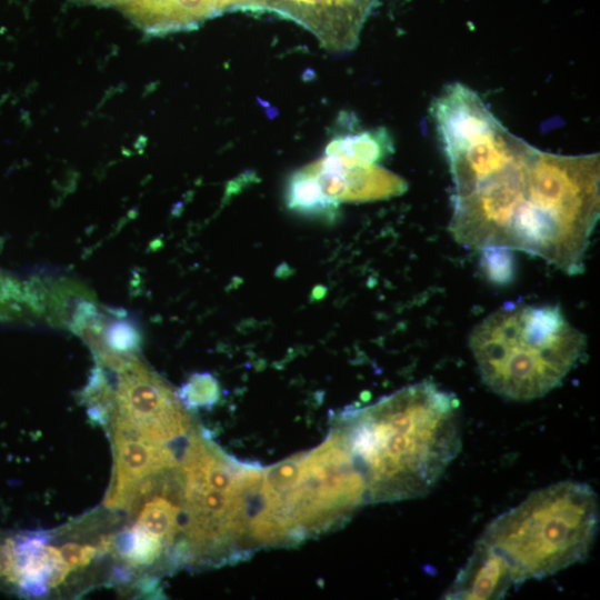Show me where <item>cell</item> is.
<instances>
[{
  "instance_id": "cell-1",
  "label": "cell",
  "mask_w": 600,
  "mask_h": 600,
  "mask_svg": "<svg viewBox=\"0 0 600 600\" xmlns=\"http://www.w3.org/2000/svg\"><path fill=\"white\" fill-rule=\"evenodd\" d=\"M433 120L453 181V239L481 251L537 256L568 274L583 272L600 213L599 154L539 150L474 93L446 100Z\"/></svg>"
},
{
  "instance_id": "cell-2",
  "label": "cell",
  "mask_w": 600,
  "mask_h": 600,
  "mask_svg": "<svg viewBox=\"0 0 600 600\" xmlns=\"http://www.w3.org/2000/svg\"><path fill=\"white\" fill-rule=\"evenodd\" d=\"M333 428L364 478L368 503L428 494L461 449L460 402L427 380L344 409Z\"/></svg>"
},
{
  "instance_id": "cell-3",
  "label": "cell",
  "mask_w": 600,
  "mask_h": 600,
  "mask_svg": "<svg viewBox=\"0 0 600 600\" xmlns=\"http://www.w3.org/2000/svg\"><path fill=\"white\" fill-rule=\"evenodd\" d=\"M469 344L491 391L529 401L562 382L583 356L587 339L558 306L506 303L472 329Z\"/></svg>"
},
{
  "instance_id": "cell-4",
  "label": "cell",
  "mask_w": 600,
  "mask_h": 600,
  "mask_svg": "<svg viewBox=\"0 0 600 600\" xmlns=\"http://www.w3.org/2000/svg\"><path fill=\"white\" fill-rule=\"evenodd\" d=\"M598 524L593 489L583 482L561 481L532 492L494 518L478 541L502 559L519 586L582 561Z\"/></svg>"
},
{
  "instance_id": "cell-5",
  "label": "cell",
  "mask_w": 600,
  "mask_h": 600,
  "mask_svg": "<svg viewBox=\"0 0 600 600\" xmlns=\"http://www.w3.org/2000/svg\"><path fill=\"white\" fill-rule=\"evenodd\" d=\"M110 424L148 440L168 443L191 431V420L178 396L134 356L117 370Z\"/></svg>"
},
{
  "instance_id": "cell-6",
  "label": "cell",
  "mask_w": 600,
  "mask_h": 600,
  "mask_svg": "<svg viewBox=\"0 0 600 600\" xmlns=\"http://www.w3.org/2000/svg\"><path fill=\"white\" fill-rule=\"evenodd\" d=\"M378 0H244L242 10L270 12L310 31L334 52L352 50Z\"/></svg>"
},
{
  "instance_id": "cell-7",
  "label": "cell",
  "mask_w": 600,
  "mask_h": 600,
  "mask_svg": "<svg viewBox=\"0 0 600 600\" xmlns=\"http://www.w3.org/2000/svg\"><path fill=\"white\" fill-rule=\"evenodd\" d=\"M110 429L114 466L104 504L130 511L142 487L179 466L180 461L167 443L148 440L118 427Z\"/></svg>"
},
{
  "instance_id": "cell-8",
  "label": "cell",
  "mask_w": 600,
  "mask_h": 600,
  "mask_svg": "<svg viewBox=\"0 0 600 600\" xmlns=\"http://www.w3.org/2000/svg\"><path fill=\"white\" fill-rule=\"evenodd\" d=\"M306 166L316 176L323 193L338 203L388 199L407 190V182L401 177L379 164L356 163L323 154Z\"/></svg>"
},
{
  "instance_id": "cell-9",
  "label": "cell",
  "mask_w": 600,
  "mask_h": 600,
  "mask_svg": "<svg viewBox=\"0 0 600 600\" xmlns=\"http://www.w3.org/2000/svg\"><path fill=\"white\" fill-rule=\"evenodd\" d=\"M243 0H136L122 12L150 36L191 30L223 12L241 10Z\"/></svg>"
},
{
  "instance_id": "cell-10",
  "label": "cell",
  "mask_w": 600,
  "mask_h": 600,
  "mask_svg": "<svg viewBox=\"0 0 600 600\" xmlns=\"http://www.w3.org/2000/svg\"><path fill=\"white\" fill-rule=\"evenodd\" d=\"M516 586L502 559L478 541L453 583L444 593L446 599H500Z\"/></svg>"
},
{
  "instance_id": "cell-11",
  "label": "cell",
  "mask_w": 600,
  "mask_h": 600,
  "mask_svg": "<svg viewBox=\"0 0 600 600\" xmlns=\"http://www.w3.org/2000/svg\"><path fill=\"white\" fill-rule=\"evenodd\" d=\"M354 123L352 113H340L323 154L341 157L358 163L378 164L392 153L393 142L387 129L358 130Z\"/></svg>"
},
{
  "instance_id": "cell-12",
  "label": "cell",
  "mask_w": 600,
  "mask_h": 600,
  "mask_svg": "<svg viewBox=\"0 0 600 600\" xmlns=\"http://www.w3.org/2000/svg\"><path fill=\"white\" fill-rule=\"evenodd\" d=\"M283 199L291 212L326 223L334 222L340 212V203L323 193L316 176L307 166L289 176Z\"/></svg>"
},
{
  "instance_id": "cell-13",
  "label": "cell",
  "mask_w": 600,
  "mask_h": 600,
  "mask_svg": "<svg viewBox=\"0 0 600 600\" xmlns=\"http://www.w3.org/2000/svg\"><path fill=\"white\" fill-rule=\"evenodd\" d=\"M112 544L121 560L138 568L152 566L168 551L159 539L136 524L123 531Z\"/></svg>"
},
{
  "instance_id": "cell-14",
  "label": "cell",
  "mask_w": 600,
  "mask_h": 600,
  "mask_svg": "<svg viewBox=\"0 0 600 600\" xmlns=\"http://www.w3.org/2000/svg\"><path fill=\"white\" fill-rule=\"evenodd\" d=\"M101 339V343L93 349L104 348L120 356H134L140 344L137 327L120 317L111 321L104 320Z\"/></svg>"
},
{
  "instance_id": "cell-15",
  "label": "cell",
  "mask_w": 600,
  "mask_h": 600,
  "mask_svg": "<svg viewBox=\"0 0 600 600\" xmlns=\"http://www.w3.org/2000/svg\"><path fill=\"white\" fill-rule=\"evenodd\" d=\"M187 408L210 407L220 397V387L210 373H194L177 394Z\"/></svg>"
},
{
  "instance_id": "cell-16",
  "label": "cell",
  "mask_w": 600,
  "mask_h": 600,
  "mask_svg": "<svg viewBox=\"0 0 600 600\" xmlns=\"http://www.w3.org/2000/svg\"><path fill=\"white\" fill-rule=\"evenodd\" d=\"M0 591L19 594L16 533L0 530Z\"/></svg>"
},
{
  "instance_id": "cell-17",
  "label": "cell",
  "mask_w": 600,
  "mask_h": 600,
  "mask_svg": "<svg viewBox=\"0 0 600 600\" xmlns=\"http://www.w3.org/2000/svg\"><path fill=\"white\" fill-rule=\"evenodd\" d=\"M509 252L502 249L483 250V267L490 279L504 282L512 274V261Z\"/></svg>"
},
{
  "instance_id": "cell-18",
  "label": "cell",
  "mask_w": 600,
  "mask_h": 600,
  "mask_svg": "<svg viewBox=\"0 0 600 600\" xmlns=\"http://www.w3.org/2000/svg\"><path fill=\"white\" fill-rule=\"evenodd\" d=\"M76 4H90L98 7H119L122 8L136 0H71Z\"/></svg>"
}]
</instances>
